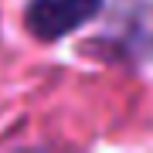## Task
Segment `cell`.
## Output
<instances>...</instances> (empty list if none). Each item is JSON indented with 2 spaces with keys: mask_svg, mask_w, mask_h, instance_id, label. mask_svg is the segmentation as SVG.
<instances>
[{
  "mask_svg": "<svg viewBox=\"0 0 153 153\" xmlns=\"http://www.w3.org/2000/svg\"><path fill=\"white\" fill-rule=\"evenodd\" d=\"M99 7H102V0H31L27 27L34 31V38L55 41L82 27L85 21H92Z\"/></svg>",
  "mask_w": 153,
  "mask_h": 153,
  "instance_id": "obj_1",
  "label": "cell"
}]
</instances>
